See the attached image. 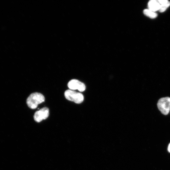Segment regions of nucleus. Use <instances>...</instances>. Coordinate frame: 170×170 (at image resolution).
<instances>
[{
    "label": "nucleus",
    "instance_id": "423d86ee",
    "mask_svg": "<svg viewBox=\"0 0 170 170\" xmlns=\"http://www.w3.org/2000/svg\"><path fill=\"white\" fill-rule=\"evenodd\" d=\"M160 6L158 1L156 0H152L148 3V9L154 12L159 10Z\"/></svg>",
    "mask_w": 170,
    "mask_h": 170
},
{
    "label": "nucleus",
    "instance_id": "9d476101",
    "mask_svg": "<svg viewBox=\"0 0 170 170\" xmlns=\"http://www.w3.org/2000/svg\"><path fill=\"white\" fill-rule=\"evenodd\" d=\"M168 152H170V143L168 146Z\"/></svg>",
    "mask_w": 170,
    "mask_h": 170
},
{
    "label": "nucleus",
    "instance_id": "f03ea898",
    "mask_svg": "<svg viewBox=\"0 0 170 170\" xmlns=\"http://www.w3.org/2000/svg\"><path fill=\"white\" fill-rule=\"evenodd\" d=\"M64 95L65 98L68 100L76 103H80L84 100L83 96L81 93L73 90H67L65 92Z\"/></svg>",
    "mask_w": 170,
    "mask_h": 170
},
{
    "label": "nucleus",
    "instance_id": "1a4fd4ad",
    "mask_svg": "<svg viewBox=\"0 0 170 170\" xmlns=\"http://www.w3.org/2000/svg\"><path fill=\"white\" fill-rule=\"evenodd\" d=\"M158 1L160 5L163 4L168 2L167 0H159Z\"/></svg>",
    "mask_w": 170,
    "mask_h": 170
},
{
    "label": "nucleus",
    "instance_id": "0eeeda50",
    "mask_svg": "<svg viewBox=\"0 0 170 170\" xmlns=\"http://www.w3.org/2000/svg\"><path fill=\"white\" fill-rule=\"evenodd\" d=\"M143 13L147 16L152 19L156 18L157 17V14L156 13L149 9L144 10Z\"/></svg>",
    "mask_w": 170,
    "mask_h": 170
},
{
    "label": "nucleus",
    "instance_id": "20e7f679",
    "mask_svg": "<svg viewBox=\"0 0 170 170\" xmlns=\"http://www.w3.org/2000/svg\"><path fill=\"white\" fill-rule=\"evenodd\" d=\"M49 114V109L48 108L44 107L35 112L34 115V118L36 122H39L47 118Z\"/></svg>",
    "mask_w": 170,
    "mask_h": 170
},
{
    "label": "nucleus",
    "instance_id": "6e6552de",
    "mask_svg": "<svg viewBox=\"0 0 170 170\" xmlns=\"http://www.w3.org/2000/svg\"><path fill=\"white\" fill-rule=\"evenodd\" d=\"M170 2H167L161 5L160 8L159 10V11L160 12H165L167 9L170 6Z\"/></svg>",
    "mask_w": 170,
    "mask_h": 170
},
{
    "label": "nucleus",
    "instance_id": "7ed1b4c3",
    "mask_svg": "<svg viewBox=\"0 0 170 170\" xmlns=\"http://www.w3.org/2000/svg\"><path fill=\"white\" fill-rule=\"evenodd\" d=\"M157 106L162 114L168 115L170 110V98L165 97L160 99L158 102Z\"/></svg>",
    "mask_w": 170,
    "mask_h": 170
},
{
    "label": "nucleus",
    "instance_id": "39448f33",
    "mask_svg": "<svg viewBox=\"0 0 170 170\" xmlns=\"http://www.w3.org/2000/svg\"><path fill=\"white\" fill-rule=\"evenodd\" d=\"M68 88L72 90H78L80 92H83L86 90V87L84 84L76 79H72L68 83Z\"/></svg>",
    "mask_w": 170,
    "mask_h": 170
},
{
    "label": "nucleus",
    "instance_id": "f257e3e1",
    "mask_svg": "<svg viewBox=\"0 0 170 170\" xmlns=\"http://www.w3.org/2000/svg\"><path fill=\"white\" fill-rule=\"evenodd\" d=\"M45 101L44 96L41 94L35 92L31 94L27 98V103L28 107L31 109L36 108L38 104Z\"/></svg>",
    "mask_w": 170,
    "mask_h": 170
}]
</instances>
